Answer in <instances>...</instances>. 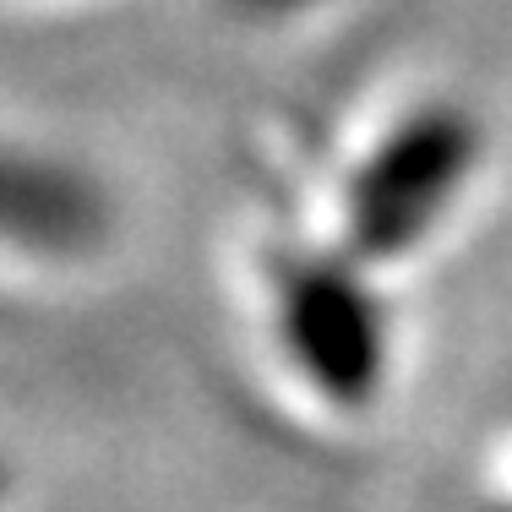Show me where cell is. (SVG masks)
<instances>
[{
  "instance_id": "1",
  "label": "cell",
  "mask_w": 512,
  "mask_h": 512,
  "mask_svg": "<svg viewBox=\"0 0 512 512\" xmlns=\"http://www.w3.org/2000/svg\"><path fill=\"white\" fill-rule=\"evenodd\" d=\"M246 365L284 431L322 447L365 442L387 425L409 365L393 284L311 224L262 229L246 262Z\"/></svg>"
},
{
  "instance_id": "2",
  "label": "cell",
  "mask_w": 512,
  "mask_h": 512,
  "mask_svg": "<svg viewBox=\"0 0 512 512\" xmlns=\"http://www.w3.org/2000/svg\"><path fill=\"white\" fill-rule=\"evenodd\" d=\"M485 175V126L453 99L387 115L327 180L316 235L393 284L453 240Z\"/></svg>"
},
{
  "instance_id": "3",
  "label": "cell",
  "mask_w": 512,
  "mask_h": 512,
  "mask_svg": "<svg viewBox=\"0 0 512 512\" xmlns=\"http://www.w3.org/2000/svg\"><path fill=\"white\" fill-rule=\"evenodd\" d=\"M109 229V207L93 175L22 142H0V256L28 267L93 262Z\"/></svg>"
},
{
  "instance_id": "4",
  "label": "cell",
  "mask_w": 512,
  "mask_h": 512,
  "mask_svg": "<svg viewBox=\"0 0 512 512\" xmlns=\"http://www.w3.org/2000/svg\"><path fill=\"white\" fill-rule=\"evenodd\" d=\"M224 6L240 11V17H251V22H295V17L322 11L327 0H224Z\"/></svg>"
}]
</instances>
